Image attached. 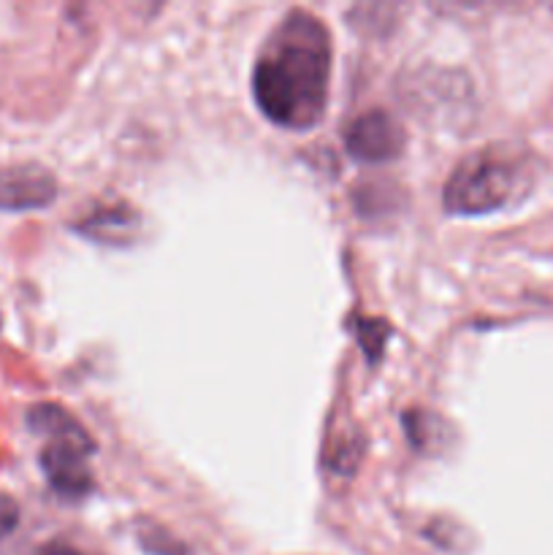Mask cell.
Instances as JSON below:
<instances>
[{"label":"cell","instance_id":"obj_6","mask_svg":"<svg viewBox=\"0 0 553 555\" xmlns=\"http://www.w3.org/2000/svg\"><path fill=\"white\" fill-rule=\"evenodd\" d=\"M16 524H20V507H16L14 499L0 493V540L9 537L16 529Z\"/></svg>","mask_w":553,"mask_h":555},{"label":"cell","instance_id":"obj_4","mask_svg":"<svg viewBox=\"0 0 553 555\" xmlns=\"http://www.w3.org/2000/svg\"><path fill=\"white\" fill-rule=\"evenodd\" d=\"M345 144L347 152L358 157V160L385 163L401 155V150H404V130L388 112L374 108V112H366L352 119L345 133Z\"/></svg>","mask_w":553,"mask_h":555},{"label":"cell","instance_id":"obj_3","mask_svg":"<svg viewBox=\"0 0 553 555\" xmlns=\"http://www.w3.org/2000/svg\"><path fill=\"white\" fill-rule=\"evenodd\" d=\"M30 428L47 439L41 450V469L49 486L68 499H81L92 488L90 455L95 450L90 434L54 404H38L30 410Z\"/></svg>","mask_w":553,"mask_h":555},{"label":"cell","instance_id":"obj_2","mask_svg":"<svg viewBox=\"0 0 553 555\" xmlns=\"http://www.w3.org/2000/svg\"><path fill=\"white\" fill-rule=\"evenodd\" d=\"M529 157L513 146H486L466 155L445 182V209L450 215H488L504 209L531 188Z\"/></svg>","mask_w":553,"mask_h":555},{"label":"cell","instance_id":"obj_7","mask_svg":"<svg viewBox=\"0 0 553 555\" xmlns=\"http://www.w3.org/2000/svg\"><path fill=\"white\" fill-rule=\"evenodd\" d=\"M38 555H85V553L76 551V547L70 545H63V542H54V545H47Z\"/></svg>","mask_w":553,"mask_h":555},{"label":"cell","instance_id":"obj_5","mask_svg":"<svg viewBox=\"0 0 553 555\" xmlns=\"http://www.w3.org/2000/svg\"><path fill=\"white\" fill-rule=\"evenodd\" d=\"M57 182L52 173L33 163L0 168V209H38L54 201Z\"/></svg>","mask_w":553,"mask_h":555},{"label":"cell","instance_id":"obj_1","mask_svg":"<svg viewBox=\"0 0 553 555\" xmlns=\"http://www.w3.org/2000/svg\"><path fill=\"white\" fill-rule=\"evenodd\" d=\"M331 81V36L323 20L293 9L255 60L253 92L271 122L309 130L323 119Z\"/></svg>","mask_w":553,"mask_h":555}]
</instances>
